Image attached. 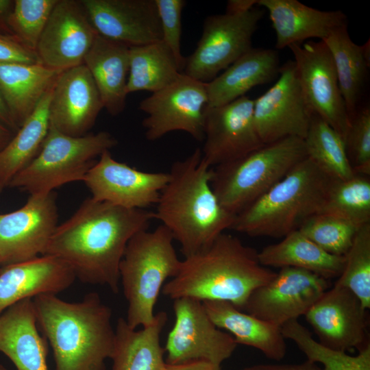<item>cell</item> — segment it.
I'll list each match as a JSON object with an SVG mask.
<instances>
[{
  "label": "cell",
  "instance_id": "8992f818",
  "mask_svg": "<svg viewBox=\"0 0 370 370\" xmlns=\"http://www.w3.org/2000/svg\"><path fill=\"white\" fill-rule=\"evenodd\" d=\"M171 232L163 225L142 230L129 241L120 263V283L127 303V324L145 327L154 319V307L168 278L180 267Z\"/></svg>",
  "mask_w": 370,
  "mask_h": 370
},
{
  "label": "cell",
  "instance_id": "60d3db41",
  "mask_svg": "<svg viewBox=\"0 0 370 370\" xmlns=\"http://www.w3.org/2000/svg\"><path fill=\"white\" fill-rule=\"evenodd\" d=\"M160 27L162 41L173 53L182 73L186 58L182 54V12L186 4L184 0H155Z\"/></svg>",
  "mask_w": 370,
  "mask_h": 370
},
{
  "label": "cell",
  "instance_id": "7c38bea8",
  "mask_svg": "<svg viewBox=\"0 0 370 370\" xmlns=\"http://www.w3.org/2000/svg\"><path fill=\"white\" fill-rule=\"evenodd\" d=\"M288 48L294 56L296 75L310 110L345 140L350 119L326 44L323 40L306 41Z\"/></svg>",
  "mask_w": 370,
  "mask_h": 370
},
{
  "label": "cell",
  "instance_id": "e575fe53",
  "mask_svg": "<svg viewBox=\"0 0 370 370\" xmlns=\"http://www.w3.org/2000/svg\"><path fill=\"white\" fill-rule=\"evenodd\" d=\"M319 213L333 215L358 226L370 223V180L356 173L334 180Z\"/></svg>",
  "mask_w": 370,
  "mask_h": 370
},
{
  "label": "cell",
  "instance_id": "f1b7e54d",
  "mask_svg": "<svg viewBox=\"0 0 370 370\" xmlns=\"http://www.w3.org/2000/svg\"><path fill=\"white\" fill-rule=\"evenodd\" d=\"M166 321V313L161 311L151 323L137 330L120 317L114 328L112 370H162L166 363L160 334Z\"/></svg>",
  "mask_w": 370,
  "mask_h": 370
},
{
  "label": "cell",
  "instance_id": "4fadbf2b",
  "mask_svg": "<svg viewBox=\"0 0 370 370\" xmlns=\"http://www.w3.org/2000/svg\"><path fill=\"white\" fill-rule=\"evenodd\" d=\"M279 74L275 83L254 103V124L264 145L288 137L304 139L312 115L293 60L282 65Z\"/></svg>",
  "mask_w": 370,
  "mask_h": 370
},
{
  "label": "cell",
  "instance_id": "7402d4cb",
  "mask_svg": "<svg viewBox=\"0 0 370 370\" xmlns=\"http://www.w3.org/2000/svg\"><path fill=\"white\" fill-rule=\"evenodd\" d=\"M75 279L64 262L48 255L1 267L0 316L23 299L41 294L58 295L69 288Z\"/></svg>",
  "mask_w": 370,
  "mask_h": 370
},
{
  "label": "cell",
  "instance_id": "484cf974",
  "mask_svg": "<svg viewBox=\"0 0 370 370\" xmlns=\"http://www.w3.org/2000/svg\"><path fill=\"white\" fill-rule=\"evenodd\" d=\"M280 68L276 51L251 47L221 74L206 83L208 107L223 106L245 96L252 88L275 79Z\"/></svg>",
  "mask_w": 370,
  "mask_h": 370
},
{
  "label": "cell",
  "instance_id": "1f68e13d",
  "mask_svg": "<svg viewBox=\"0 0 370 370\" xmlns=\"http://www.w3.org/2000/svg\"><path fill=\"white\" fill-rule=\"evenodd\" d=\"M53 85L0 151V193L9 187L13 177L33 161L41 149L49 128V107Z\"/></svg>",
  "mask_w": 370,
  "mask_h": 370
},
{
  "label": "cell",
  "instance_id": "e0dca14e",
  "mask_svg": "<svg viewBox=\"0 0 370 370\" xmlns=\"http://www.w3.org/2000/svg\"><path fill=\"white\" fill-rule=\"evenodd\" d=\"M169 177V173L143 171L119 162L108 150L83 182L95 200L128 209H145L157 204Z\"/></svg>",
  "mask_w": 370,
  "mask_h": 370
},
{
  "label": "cell",
  "instance_id": "603a6c76",
  "mask_svg": "<svg viewBox=\"0 0 370 370\" xmlns=\"http://www.w3.org/2000/svg\"><path fill=\"white\" fill-rule=\"evenodd\" d=\"M257 5L269 12L278 49L309 38L323 40L334 29L347 25V16L341 10H319L297 0H257Z\"/></svg>",
  "mask_w": 370,
  "mask_h": 370
},
{
  "label": "cell",
  "instance_id": "83f0119b",
  "mask_svg": "<svg viewBox=\"0 0 370 370\" xmlns=\"http://www.w3.org/2000/svg\"><path fill=\"white\" fill-rule=\"evenodd\" d=\"M62 72L40 63H0V91L18 129Z\"/></svg>",
  "mask_w": 370,
  "mask_h": 370
},
{
  "label": "cell",
  "instance_id": "8fae6325",
  "mask_svg": "<svg viewBox=\"0 0 370 370\" xmlns=\"http://www.w3.org/2000/svg\"><path fill=\"white\" fill-rule=\"evenodd\" d=\"M208 104L206 83L184 73L169 86L142 100L138 108L147 114L142 125L146 138L158 140L174 131L204 139V116Z\"/></svg>",
  "mask_w": 370,
  "mask_h": 370
},
{
  "label": "cell",
  "instance_id": "4316f807",
  "mask_svg": "<svg viewBox=\"0 0 370 370\" xmlns=\"http://www.w3.org/2000/svg\"><path fill=\"white\" fill-rule=\"evenodd\" d=\"M202 304L215 325L228 331L237 345L256 348L272 360L285 356L286 338L281 327L244 312L229 301L205 300Z\"/></svg>",
  "mask_w": 370,
  "mask_h": 370
},
{
  "label": "cell",
  "instance_id": "7dc6e473",
  "mask_svg": "<svg viewBox=\"0 0 370 370\" xmlns=\"http://www.w3.org/2000/svg\"><path fill=\"white\" fill-rule=\"evenodd\" d=\"M13 5V1L0 0V21H3L7 27L8 18L12 10Z\"/></svg>",
  "mask_w": 370,
  "mask_h": 370
},
{
  "label": "cell",
  "instance_id": "2e32d148",
  "mask_svg": "<svg viewBox=\"0 0 370 370\" xmlns=\"http://www.w3.org/2000/svg\"><path fill=\"white\" fill-rule=\"evenodd\" d=\"M254 103L243 96L223 106L206 108L201 153L210 167L240 158L264 145L254 124Z\"/></svg>",
  "mask_w": 370,
  "mask_h": 370
},
{
  "label": "cell",
  "instance_id": "d6a6232c",
  "mask_svg": "<svg viewBox=\"0 0 370 370\" xmlns=\"http://www.w3.org/2000/svg\"><path fill=\"white\" fill-rule=\"evenodd\" d=\"M181 73L173 53L162 40L130 47L127 94L155 92L173 83Z\"/></svg>",
  "mask_w": 370,
  "mask_h": 370
},
{
  "label": "cell",
  "instance_id": "cb8c5ba5",
  "mask_svg": "<svg viewBox=\"0 0 370 370\" xmlns=\"http://www.w3.org/2000/svg\"><path fill=\"white\" fill-rule=\"evenodd\" d=\"M0 352L16 370H48V342L40 335L32 298L14 304L0 316Z\"/></svg>",
  "mask_w": 370,
  "mask_h": 370
},
{
  "label": "cell",
  "instance_id": "8d00e7d4",
  "mask_svg": "<svg viewBox=\"0 0 370 370\" xmlns=\"http://www.w3.org/2000/svg\"><path fill=\"white\" fill-rule=\"evenodd\" d=\"M334 285L349 289L366 310L370 308V223L357 231Z\"/></svg>",
  "mask_w": 370,
  "mask_h": 370
},
{
  "label": "cell",
  "instance_id": "ee69618b",
  "mask_svg": "<svg viewBox=\"0 0 370 370\" xmlns=\"http://www.w3.org/2000/svg\"><path fill=\"white\" fill-rule=\"evenodd\" d=\"M162 370H220V367L208 362H198L175 365L166 364Z\"/></svg>",
  "mask_w": 370,
  "mask_h": 370
},
{
  "label": "cell",
  "instance_id": "277c9868",
  "mask_svg": "<svg viewBox=\"0 0 370 370\" xmlns=\"http://www.w3.org/2000/svg\"><path fill=\"white\" fill-rule=\"evenodd\" d=\"M258 252L224 232L206 249L181 260L177 275L164 284L162 293L173 300L226 301L243 310L251 293L276 274L260 264Z\"/></svg>",
  "mask_w": 370,
  "mask_h": 370
},
{
  "label": "cell",
  "instance_id": "5bb4252c",
  "mask_svg": "<svg viewBox=\"0 0 370 370\" xmlns=\"http://www.w3.org/2000/svg\"><path fill=\"white\" fill-rule=\"evenodd\" d=\"M329 284L328 280L310 271L284 267L251 293L243 311L282 327L304 316Z\"/></svg>",
  "mask_w": 370,
  "mask_h": 370
},
{
  "label": "cell",
  "instance_id": "bcb514c9",
  "mask_svg": "<svg viewBox=\"0 0 370 370\" xmlns=\"http://www.w3.org/2000/svg\"><path fill=\"white\" fill-rule=\"evenodd\" d=\"M0 123L5 125L14 133L16 132L18 129L15 125L8 107L5 103L3 96L0 91Z\"/></svg>",
  "mask_w": 370,
  "mask_h": 370
},
{
  "label": "cell",
  "instance_id": "30bf717a",
  "mask_svg": "<svg viewBox=\"0 0 370 370\" xmlns=\"http://www.w3.org/2000/svg\"><path fill=\"white\" fill-rule=\"evenodd\" d=\"M175 323L168 334L166 363L184 365L205 362L220 367L235 351L233 336L210 319L202 301L191 297L173 299Z\"/></svg>",
  "mask_w": 370,
  "mask_h": 370
},
{
  "label": "cell",
  "instance_id": "ffe728a7",
  "mask_svg": "<svg viewBox=\"0 0 370 370\" xmlns=\"http://www.w3.org/2000/svg\"><path fill=\"white\" fill-rule=\"evenodd\" d=\"M99 35L129 47L162 40L155 0H82Z\"/></svg>",
  "mask_w": 370,
  "mask_h": 370
},
{
  "label": "cell",
  "instance_id": "3957f363",
  "mask_svg": "<svg viewBox=\"0 0 370 370\" xmlns=\"http://www.w3.org/2000/svg\"><path fill=\"white\" fill-rule=\"evenodd\" d=\"M212 169L199 148L174 162L153 212L180 244L184 258L208 247L231 229L235 220L236 215L221 206L212 190Z\"/></svg>",
  "mask_w": 370,
  "mask_h": 370
},
{
  "label": "cell",
  "instance_id": "7bdbcfd3",
  "mask_svg": "<svg viewBox=\"0 0 370 370\" xmlns=\"http://www.w3.org/2000/svg\"><path fill=\"white\" fill-rule=\"evenodd\" d=\"M242 370H321L314 362L306 360L300 364L257 365Z\"/></svg>",
  "mask_w": 370,
  "mask_h": 370
},
{
  "label": "cell",
  "instance_id": "f6af8a7d",
  "mask_svg": "<svg viewBox=\"0 0 370 370\" xmlns=\"http://www.w3.org/2000/svg\"><path fill=\"white\" fill-rule=\"evenodd\" d=\"M256 5H257V0H230L227 2L226 12H245L256 7Z\"/></svg>",
  "mask_w": 370,
  "mask_h": 370
},
{
  "label": "cell",
  "instance_id": "9a60e30c",
  "mask_svg": "<svg viewBox=\"0 0 370 370\" xmlns=\"http://www.w3.org/2000/svg\"><path fill=\"white\" fill-rule=\"evenodd\" d=\"M57 225L53 192L32 195L21 208L0 214V267L42 255Z\"/></svg>",
  "mask_w": 370,
  "mask_h": 370
},
{
  "label": "cell",
  "instance_id": "c3c4849f",
  "mask_svg": "<svg viewBox=\"0 0 370 370\" xmlns=\"http://www.w3.org/2000/svg\"><path fill=\"white\" fill-rule=\"evenodd\" d=\"M13 136L14 132L0 123V151L8 145Z\"/></svg>",
  "mask_w": 370,
  "mask_h": 370
},
{
  "label": "cell",
  "instance_id": "f546056e",
  "mask_svg": "<svg viewBox=\"0 0 370 370\" xmlns=\"http://www.w3.org/2000/svg\"><path fill=\"white\" fill-rule=\"evenodd\" d=\"M274 244L258 252L260 264L266 267H293L317 274L328 280L338 278L345 256L330 254L295 230Z\"/></svg>",
  "mask_w": 370,
  "mask_h": 370
},
{
  "label": "cell",
  "instance_id": "b9f144b4",
  "mask_svg": "<svg viewBox=\"0 0 370 370\" xmlns=\"http://www.w3.org/2000/svg\"><path fill=\"white\" fill-rule=\"evenodd\" d=\"M0 63H39L35 51L13 35L0 33Z\"/></svg>",
  "mask_w": 370,
  "mask_h": 370
},
{
  "label": "cell",
  "instance_id": "ac0fdd59",
  "mask_svg": "<svg viewBox=\"0 0 370 370\" xmlns=\"http://www.w3.org/2000/svg\"><path fill=\"white\" fill-rule=\"evenodd\" d=\"M97 35L80 1L58 0L36 47L39 63L60 71L82 64Z\"/></svg>",
  "mask_w": 370,
  "mask_h": 370
},
{
  "label": "cell",
  "instance_id": "f907efd6",
  "mask_svg": "<svg viewBox=\"0 0 370 370\" xmlns=\"http://www.w3.org/2000/svg\"><path fill=\"white\" fill-rule=\"evenodd\" d=\"M1 268L0 267V271H1Z\"/></svg>",
  "mask_w": 370,
  "mask_h": 370
},
{
  "label": "cell",
  "instance_id": "d6986e66",
  "mask_svg": "<svg viewBox=\"0 0 370 370\" xmlns=\"http://www.w3.org/2000/svg\"><path fill=\"white\" fill-rule=\"evenodd\" d=\"M366 311L351 291L334 285L321 295L304 317L321 344L345 352L365 346Z\"/></svg>",
  "mask_w": 370,
  "mask_h": 370
},
{
  "label": "cell",
  "instance_id": "ba28073f",
  "mask_svg": "<svg viewBox=\"0 0 370 370\" xmlns=\"http://www.w3.org/2000/svg\"><path fill=\"white\" fill-rule=\"evenodd\" d=\"M117 143L106 131L71 136L49 125L40 151L13 177L8 188L23 190L30 195H40L53 192L67 183L83 182L99 156Z\"/></svg>",
  "mask_w": 370,
  "mask_h": 370
},
{
  "label": "cell",
  "instance_id": "9c48e42d",
  "mask_svg": "<svg viewBox=\"0 0 370 370\" xmlns=\"http://www.w3.org/2000/svg\"><path fill=\"white\" fill-rule=\"evenodd\" d=\"M263 10L254 7L240 13L225 12L208 16L193 53L186 58L182 73L208 83L249 50Z\"/></svg>",
  "mask_w": 370,
  "mask_h": 370
},
{
  "label": "cell",
  "instance_id": "d590c367",
  "mask_svg": "<svg viewBox=\"0 0 370 370\" xmlns=\"http://www.w3.org/2000/svg\"><path fill=\"white\" fill-rule=\"evenodd\" d=\"M281 328L284 338L293 341L308 360L323 365L321 370H370L369 343L359 350L357 356H352L321 344L297 319L286 323Z\"/></svg>",
  "mask_w": 370,
  "mask_h": 370
},
{
  "label": "cell",
  "instance_id": "d4e9b609",
  "mask_svg": "<svg viewBox=\"0 0 370 370\" xmlns=\"http://www.w3.org/2000/svg\"><path fill=\"white\" fill-rule=\"evenodd\" d=\"M83 64L99 90L103 108L112 116L125 108L130 70V47L97 35Z\"/></svg>",
  "mask_w": 370,
  "mask_h": 370
},
{
  "label": "cell",
  "instance_id": "6da1fadb",
  "mask_svg": "<svg viewBox=\"0 0 370 370\" xmlns=\"http://www.w3.org/2000/svg\"><path fill=\"white\" fill-rule=\"evenodd\" d=\"M154 219L153 212L145 209H128L89 197L57 225L42 255L64 262L81 282L106 286L117 293L126 246Z\"/></svg>",
  "mask_w": 370,
  "mask_h": 370
},
{
  "label": "cell",
  "instance_id": "836d02e7",
  "mask_svg": "<svg viewBox=\"0 0 370 370\" xmlns=\"http://www.w3.org/2000/svg\"><path fill=\"white\" fill-rule=\"evenodd\" d=\"M304 142L307 157L331 177L346 180L356 174L347 157L344 139L314 113Z\"/></svg>",
  "mask_w": 370,
  "mask_h": 370
},
{
  "label": "cell",
  "instance_id": "44dd1931",
  "mask_svg": "<svg viewBox=\"0 0 370 370\" xmlns=\"http://www.w3.org/2000/svg\"><path fill=\"white\" fill-rule=\"evenodd\" d=\"M103 108L93 78L82 64L62 71L56 79L49 107V125L69 136H84Z\"/></svg>",
  "mask_w": 370,
  "mask_h": 370
},
{
  "label": "cell",
  "instance_id": "ab89813d",
  "mask_svg": "<svg viewBox=\"0 0 370 370\" xmlns=\"http://www.w3.org/2000/svg\"><path fill=\"white\" fill-rule=\"evenodd\" d=\"M347 157L357 174L370 175V108L359 107L350 117L345 138Z\"/></svg>",
  "mask_w": 370,
  "mask_h": 370
},
{
  "label": "cell",
  "instance_id": "f35d334b",
  "mask_svg": "<svg viewBox=\"0 0 370 370\" xmlns=\"http://www.w3.org/2000/svg\"><path fill=\"white\" fill-rule=\"evenodd\" d=\"M58 0H15L7 25L13 36L36 51L38 40Z\"/></svg>",
  "mask_w": 370,
  "mask_h": 370
},
{
  "label": "cell",
  "instance_id": "52a82bcc",
  "mask_svg": "<svg viewBox=\"0 0 370 370\" xmlns=\"http://www.w3.org/2000/svg\"><path fill=\"white\" fill-rule=\"evenodd\" d=\"M307 157L304 139L288 137L212 169L211 186L221 206L236 215Z\"/></svg>",
  "mask_w": 370,
  "mask_h": 370
},
{
  "label": "cell",
  "instance_id": "681fc988",
  "mask_svg": "<svg viewBox=\"0 0 370 370\" xmlns=\"http://www.w3.org/2000/svg\"><path fill=\"white\" fill-rule=\"evenodd\" d=\"M0 370H7L3 365L0 364Z\"/></svg>",
  "mask_w": 370,
  "mask_h": 370
},
{
  "label": "cell",
  "instance_id": "4dcf8cb0",
  "mask_svg": "<svg viewBox=\"0 0 370 370\" xmlns=\"http://www.w3.org/2000/svg\"><path fill=\"white\" fill-rule=\"evenodd\" d=\"M323 41L332 55L340 90L350 119L360 107L369 67V41L362 45L354 42L349 35L347 25L334 29Z\"/></svg>",
  "mask_w": 370,
  "mask_h": 370
},
{
  "label": "cell",
  "instance_id": "7a4b0ae2",
  "mask_svg": "<svg viewBox=\"0 0 370 370\" xmlns=\"http://www.w3.org/2000/svg\"><path fill=\"white\" fill-rule=\"evenodd\" d=\"M32 301L38 328L53 350L56 370H106L115 330L112 310L98 293L74 302L57 294H41Z\"/></svg>",
  "mask_w": 370,
  "mask_h": 370
},
{
  "label": "cell",
  "instance_id": "74e56055",
  "mask_svg": "<svg viewBox=\"0 0 370 370\" xmlns=\"http://www.w3.org/2000/svg\"><path fill=\"white\" fill-rule=\"evenodd\" d=\"M360 227L339 217L319 213L306 220L298 230L326 252L345 256Z\"/></svg>",
  "mask_w": 370,
  "mask_h": 370
},
{
  "label": "cell",
  "instance_id": "5b68a950",
  "mask_svg": "<svg viewBox=\"0 0 370 370\" xmlns=\"http://www.w3.org/2000/svg\"><path fill=\"white\" fill-rule=\"evenodd\" d=\"M334 180L306 157L236 214L231 229L250 236L284 237L321 212Z\"/></svg>",
  "mask_w": 370,
  "mask_h": 370
}]
</instances>
